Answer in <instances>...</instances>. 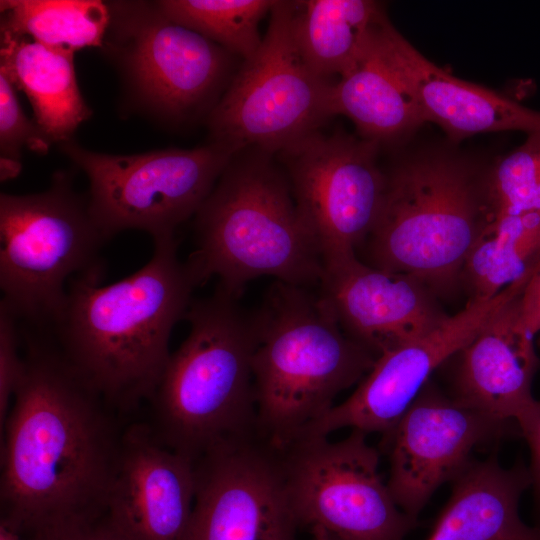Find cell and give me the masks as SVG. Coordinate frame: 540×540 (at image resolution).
Instances as JSON below:
<instances>
[{"mask_svg": "<svg viewBox=\"0 0 540 540\" xmlns=\"http://www.w3.org/2000/svg\"><path fill=\"white\" fill-rule=\"evenodd\" d=\"M4 423L1 522L19 533L107 513L122 433L56 346L31 338Z\"/></svg>", "mask_w": 540, "mask_h": 540, "instance_id": "obj_1", "label": "cell"}, {"mask_svg": "<svg viewBox=\"0 0 540 540\" xmlns=\"http://www.w3.org/2000/svg\"><path fill=\"white\" fill-rule=\"evenodd\" d=\"M101 275L72 278L50 325L58 350L113 409L151 401L171 356L169 339L197 287L174 237L154 241L151 259L109 285Z\"/></svg>", "mask_w": 540, "mask_h": 540, "instance_id": "obj_2", "label": "cell"}, {"mask_svg": "<svg viewBox=\"0 0 540 540\" xmlns=\"http://www.w3.org/2000/svg\"><path fill=\"white\" fill-rule=\"evenodd\" d=\"M258 435L282 451L362 380L376 356L341 328L318 290L276 280L252 315Z\"/></svg>", "mask_w": 540, "mask_h": 540, "instance_id": "obj_3", "label": "cell"}, {"mask_svg": "<svg viewBox=\"0 0 540 540\" xmlns=\"http://www.w3.org/2000/svg\"><path fill=\"white\" fill-rule=\"evenodd\" d=\"M269 156L257 149L235 155L196 213V249L185 262L196 286L216 277L236 299L261 276L318 287L319 245Z\"/></svg>", "mask_w": 540, "mask_h": 540, "instance_id": "obj_4", "label": "cell"}, {"mask_svg": "<svg viewBox=\"0 0 540 540\" xmlns=\"http://www.w3.org/2000/svg\"><path fill=\"white\" fill-rule=\"evenodd\" d=\"M190 329L171 353L151 399L158 439L196 461L209 451L258 435L251 315L219 287L191 302Z\"/></svg>", "mask_w": 540, "mask_h": 540, "instance_id": "obj_5", "label": "cell"}, {"mask_svg": "<svg viewBox=\"0 0 540 540\" xmlns=\"http://www.w3.org/2000/svg\"><path fill=\"white\" fill-rule=\"evenodd\" d=\"M468 173L441 158L405 163L386 175L376 222L363 244L368 265L418 278L435 293L461 277L484 224Z\"/></svg>", "mask_w": 540, "mask_h": 540, "instance_id": "obj_6", "label": "cell"}, {"mask_svg": "<svg viewBox=\"0 0 540 540\" xmlns=\"http://www.w3.org/2000/svg\"><path fill=\"white\" fill-rule=\"evenodd\" d=\"M105 241L68 173L54 174L43 192L1 193L0 306L17 321L50 326L63 307L68 280L101 275Z\"/></svg>", "mask_w": 540, "mask_h": 540, "instance_id": "obj_7", "label": "cell"}, {"mask_svg": "<svg viewBox=\"0 0 540 540\" xmlns=\"http://www.w3.org/2000/svg\"><path fill=\"white\" fill-rule=\"evenodd\" d=\"M293 1H275L257 52L244 60L208 125L212 141L233 153H280L333 117L326 80L306 64L292 30Z\"/></svg>", "mask_w": 540, "mask_h": 540, "instance_id": "obj_8", "label": "cell"}, {"mask_svg": "<svg viewBox=\"0 0 540 540\" xmlns=\"http://www.w3.org/2000/svg\"><path fill=\"white\" fill-rule=\"evenodd\" d=\"M60 148L88 177L89 211L106 240L131 229L153 241L174 237L237 155L215 142L130 155L90 151L72 140Z\"/></svg>", "mask_w": 540, "mask_h": 540, "instance_id": "obj_9", "label": "cell"}, {"mask_svg": "<svg viewBox=\"0 0 540 540\" xmlns=\"http://www.w3.org/2000/svg\"><path fill=\"white\" fill-rule=\"evenodd\" d=\"M366 435L352 429L335 442L303 437L279 451L300 527H321L341 540H403L416 527L382 480L379 453Z\"/></svg>", "mask_w": 540, "mask_h": 540, "instance_id": "obj_10", "label": "cell"}, {"mask_svg": "<svg viewBox=\"0 0 540 540\" xmlns=\"http://www.w3.org/2000/svg\"><path fill=\"white\" fill-rule=\"evenodd\" d=\"M379 145L342 132L317 131L278 153L323 266L356 253L376 222L386 186L377 164Z\"/></svg>", "mask_w": 540, "mask_h": 540, "instance_id": "obj_11", "label": "cell"}, {"mask_svg": "<svg viewBox=\"0 0 540 540\" xmlns=\"http://www.w3.org/2000/svg\"><path fill=\"white\" fill-rule=\"evenodd\" d=\"M109 6L118 59L143 106L181 122L210 103L229 73L231 53L169 19L155 3Z\"/></svg>", "mask_w": 540, "mask_h": 540, "instance_id": "obj_12", "label": "cell"}, {"mask_svg": "<svg viewBox=\"0 0 540 540\" xmlns=\"http://www.w3.org/2000/svg\"><path fill=\"white\" fill-rule=\"evenodd\" d=\"M253 438L194 462L195 499L185 540H297L280 452Z\"/></svg>", "mask_w": 540, "mask_h": 540, "instance_id": "obj_13", "label": "cell"}, {"mask_svg": "<svg viewBox=\"0 0 540 540\" xmlns=\"http://www.w3.org/2000/svg\"><path fill=\"white\" fill-rule=\"evenodd\" d=\"M515 433V421L469 407L427 383L385 434L394 501L416 518L438 487L466 469L477 446Z\"/></svg>", "mask_w": 540, "mask_h": 540, "instance_id": "obj_14", "label": "cell"}, {"mask_svg": "<svg viewBox=\"0 0 540 540\" xmlns=\"http://www.w3.org/2000/svg\"><path fill=\"white\" fill-rule=\"evenodd\" d=\"M531 275L511 284L496 296L470 300L428 334L380 355L356 390L333 406L300 436H328L351 428L388 433L428 383L431 374L457 355L490 317L522 294Z\"/></svg>", "mask_w": 540, "mask_h": 540, "instance_id": "obj_15", "label": "cell"}, {"mask_svg": "<svg viewBox=\"0 0 540 540\" xmlns=\"http://www.w3.org/2000/svg\"><path fill=\"white\" fill-rule=\"evenodd\" d=\"M317 290L343 331L376 358L449 317L424 282L370 266L356 253L324 264Z\"/></svg>", "mask_w": 540, "mask_h": 540, "instance_id": "obj_16", "label": "cell"}, {"mask_svg": "<svg viewBox=\"0 0 540 540\" xmlns=\"http://www.w3.org/2000/svg\"><path fill=\"white\" fill-rule=\"evenodd\" d=\"M194 461L164 445L151 425L122 432L107 515L128 540H185L195 499Z\"/></svg>", "mask_w": 540, "mask_h": 540, "instance_id": "obj_17", "label": "cell"}, {"mask_svg": "<svg viewBox=\"0 0 540 540\" xmlns=\"http://www.w3.org/2000/svg\"><path fill=\"white\" fill-rule=\"evenodd\" d=\"M379 30L425 121L440 126L451 139L513 130L540 132V111L449 74L404 38L386 14Z\"/></svg>", "mask_w": 540, "mask_h": 540, "instance_id": "obj_18", "label": "cell"}, {"mask_svg": "<svg viewBox=\"0 0 540 540\" xmlns=\"http://www.w3.org/2000/svg\"><path fill=\"white\" fill-rule=\"evenodd\" d=\"M521 295L497 310L457 354L452 396L493 417L515 422L535 400L531 385L540 366Z\"/></svg>", "mask_w": 540, "mask_h": 540, "instance_id": "obj_19", "label": "cell"}, {"mask_svg": "<svg viewBox=\"0 0 540 540\" xmlns=\"http://www.w3.org/2000/svg\"><path fill=\"white\" fill-rule=\"evenodd\" d=\"M531 485L523 463L505 469L494 457L471 461L425 540H540V528L518 514L520 496Z\"/></svg>", "mask_w": 540, "mask_h": 540, "instance_id": "obj_20", "label": "cell"}, {"mask_svg": "<svg viewBox=\"0 0 540 540\" xmlns=\"http://www.w3.org/2000/svg\"><path fill=\"white\" fill-rule=\"evenodd\" d=\"M384 15L331 92L333 116L348 117L362 138L379 144L404 136L426 122L382 40L379 25Z\"/></svg>", "mask_w": 540, "mask_h": 540, "instance_id": "obj_21", "label": "cell"}, {"mask_svg": "<svg viewBox=\"0 0 540 540\" xmlns=\"http://www.w3.org/2000/svg\"><path fill=\"white\" fill-rule=\"evenodd\" d=\"M0 71L29 99L34 122L51 142L71 140L91 117L75 73L74 52L1 32Z\"/></svg>", "mask_w": 540, "mask_h": 540, "instance_id": "obj_22", "label": "cell"}, {"mask_svg": "<svg viewBox=\"0 0 540 540\" xmlns=\"http://www.w3.org/2000/svg\"><path fill=\"white\" fill-rule=\"evenodd\" d=\"M384 13L370 0L293 1V36L310 69L335 82L356 61Z\"/></svg>", "mask_w": 540, "mask_h": 540, "instance_id": "obj_23", "label": "cell"}, {"mask_svg": "<svg viewBox=\"0 0 540 540\" xmlns=\"http://www.w3.org/2000/svg\"><path fill=\"white\" fill-rule=\"evenodd\" d=\"M540 261V211L486 216L462 269L471 300L490 299Z\"/></svg>", "mask_w": 540, "mask_h": 540, "instance_id": "obj_24", "label": "cell"}, {"mask_svg": "<svg viewBox=\"0 0 540 540\" xmlns=\"http://www.w3.org/2000/svg\"><path fill=\"white\" fill-rule=\"evenodd\" d=\"M1 32L75 52L101 47L111 22L99 0H2Z\"/></svg>", "mask_w": 540, "mask_h": 540, "instance_id": "obj_25", "label": "cell"}, {"mask_svg": "<svg viewBox=\"0 0 540 540\" xmlns=\"http://www.w3.org/2000/svg\"><path fill=\"white\" fill-rule=\"evenodd\" d=\"M160 12L244 60L259 49L258 25L270 13L272 0H164L154 2Z\"/></svg>", "mask_w": 540, "mask_h": 540, "instance_id": "obj_26", "label": "cell"}, {"mask_svg": "<svg viewBox=\"0 0 540 540\" xmlns=\"http://www.w3.org/2000/svg\"><path fill=\"white\" fill-rule=\"evenodd\" d=\"M489 213L515 215L540 211V132L502 158L488 180Z\"/></svg>", "mask_w": 540, "mask_h": 540, "instance_id": "obj_27", "label": "cell"}, {"mask_svg": "<svg viewBox=\"0 0 540 540\" xmlns=\"http://www.w3.org/2000/svg\"><path fill=\"white\" fill-rule=\"evenodd\" d=\"M16 88L0 71V179H14L21 172V150L45 154L50 142L31 122L19 103Z\"/></svg>", "mask_w": 540, "mask_h": 540, "instance_id": "obj_28", "label": "cell"}, {"mask_svg": "<svg viewBox=\"0 0 540 540\" xmlns=\"http://www.w3.org/2000/svg\"><path fill=\"white\" fill-rule=\"evenodd\" d=\"M18 321L0 306V425L1 429L25 371V361L18 354Z\"/></svg>", "mask_w": 540, "mask_h": 540, "instance_id": "obj_29", "label": "cell"}, {"mask_svg": "<svg viewBox=\"0 0 540 540\" xmlns=\"http://www.w3.org/2000/svg\"><path fill=\"white\" fill-rule=\"evenodd\" d=\"M30 540H125V536L106 513L96 520L38 531Z\"/></svg>", "mask_w": 540, "mask_h": 540, "instance_id": "obj_30", "label": "cell"}, {"mask_svg": "<svg viewBox=\"0 0 540 540\" xmlns=\"http://www.w3.org/2000/svg\"><path fill=\"white\" fill-rule=\"evenodd\" d=\"M516 422L520 435L526 439L531 450L529 470L534 488L536 509L540 516V401L534 400Z\"/></svg>", "mask_w": 540, "mask_h": 540, "instance_id": "obj_31", "label": "cell"}, {"mask_svg": "<svg viewBox=\"0 0 540 540\" xmlns=\"http://www.w3.org/2000/svg\"><path fill=\"white\" fill-rule=\"evenodd\" d=\"M521 304L527 327L534 335L540 331V261L522 292Z\"/></svg>", "mask_w": 540, "mask_h": 540, "instance_id": "obj_32", "label": "cell"}, {"mask_svg": "<svg viewBox=\"0 0 540 540\" xmlns=\"http://www.w3.org/2000/svg\"><path fill=\"white\" fill-rule=\"evenodd\" d=\"M312 540H341L321 527L310 528Z\"/></svg>", "mask_w": 540, "mask_h": 540, "instance_id": "obj_33", "label": "cell"}, {"mask_svg": "<svg viewBox=\"0 0 540 540\" xmlns=\"http://www.w3.org/2000/svg\"><path fill=\"white\" fill-rule=\"evenodd\" d=\"M0 540H22V538L19 533L0 523Z\"/></svg>", "mask_w": 540, "mask_h": 540, "instance_id": "obj_34", "label": "cell"}, {"mask_svg": "<svg viewBox=\"0 0 540 540\" xmlns=\"http://www.w3.org/2000/svg\"><path fill=\"white\" fill-rule=\"evenodd\" d=\"M539 346H540V339H539Z\"/></svg>", "mask_w": 540, "mask_h": 540, "instance_id": "obj_35", "label": "cell"}, {"mask_svg": "<svg viewBox=\"0 0 540 540\" xmlns=\"http://www.w3.org/2000/svg\"><path fill=\"white\" fill-rule=\"evenodd\" d=\"M125 540H128V539L125 537Z\"/></svg>", "mask_w": 540, "mask_h": 540, "instance_id": "obj_36", "label": "cell"}]
</instances>
